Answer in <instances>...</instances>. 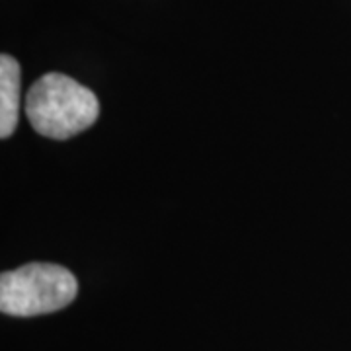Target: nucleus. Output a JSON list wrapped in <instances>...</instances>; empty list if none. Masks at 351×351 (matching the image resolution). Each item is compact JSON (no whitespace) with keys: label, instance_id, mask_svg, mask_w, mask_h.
Masks as SVG:
<instances>
[{"label":"nucleus","instance_id":"nucleus-2","mask_svg":"<svg viewBox=\"0 0 351 351\" xmlns=\"http://www.w3.org/2000/svg\"><path fill=\"white\" fill-rule=\"evenodd\" d=\"M76 277L57 263H25L0 276V311L8 316H39L69 306L76 299Z\"/></svg>","mask_w":351,"mask_h":351},{"label":"nucleus","instance_id":"nucleus-1","mask_svg":"<svg viewBox=\"0 0 351 351\" xmlns=\"http://www.w3.org/2000/svg\"><path fill=\"white\" fill-rule=\"evenodd\" d=\"M25 115L39 135L64 141L96 123L100 101L90 88L75 78L47 73L27 90Z\"/></svg>","mask_w":351,"mask_h":351},{"label":"nucleus","instance_id":"nucleus-3","mask_svg":"<svg viewBox=\"0 0 351 351\" xmlns=\"http://www.w3.org/2000/svg\"><path fill=\"white\" fill-rule=\"evenodd\" d=\"M22 98V69L10 55L0 57V137L16 131Z\"/></svg>","mask_w":351,"mask_h":351}]
</instances>
